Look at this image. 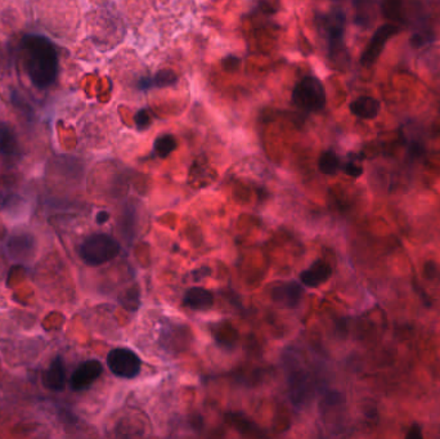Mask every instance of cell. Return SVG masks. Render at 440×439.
Masks as SVG:
<instances>
[{
    "label": "cell",
    "mask_w": 440,
    "mask_h": 439,
    "mask_svg": "<svg viewBox=\"0 0 440 439\" xmlns=\"http://www.w3.org/2000/svg\"><path fill=\"white\" fill-rule=\"evenodd\" d=\"M108 218H109V216H108L107 211H100L97 216V222L100 224H103L105 222H107Z\"/></svg>",
    "instance_id": "obj_24"
},
{
    "label": "cell",
    "mask_w": 440,
    "mask_h": 439,
    "mask_svg": "<svg viewBox=\"0 0 440 439\" xmlns=\"http://www.w3.org/2000/svg\"><path fill=\"white\" fill-rule=\"evenodd\" d=\"M26 73L31 83L45 89L54 83L59 71V53L50 40L39 35L26 36L22 40Z\"/></svg>",
    "instance_id": "obj_1"
},
{
    "label": "cell",
    "mask_w": 440,
    "mask_h": 439,
    "mask_svg": "<svg viewBox=\"0 0 440 439\" xmlns=\"http://www.w3.org/2000/svg\"><path fill=\"white\" fill-rule=\"evenodd\" d=\"M120 253V244L106 233H94L84 240L79 254L86 265H100L116 258Z\"/></svg>",
    "instance_id": "obj_2"
},
{
    "label": "cell",
    "mask_w": 440,
    "mask_h": 439,
    "mask_svg": "<svg viewBox=\"0 0 440 439\" xmlns=\"http://www.w3.org/2000/svg\"><path fill=\"white\" fill-rule=\"evenodd\" d=\"M107 365L111 373L124 379H133L141 373V358L130 349H112L108 353Z\"/></svg>",
    "instance_id": "obj_5"
},
{
    "label": "cell",
    "mask_w": 440,
    "mask_h": 439,
    "mask_svg": "<svg viewBox=\"0 0 440 439\" xmlns=\"http://www.w3.org/2000/svg\"><path fill=\"white\" fill-rule=\"evenodd\" d=\"M176 147H178V142L175 140V137L170 135V134H164V135L158 137L153 144L155 152L161 158H167L173 151L176 149Z\"/></svg>",
    "instance_id": "obj_15"
},
{
    "label": "cell",
    "mask_w": 440,
    "mask_h": 439,
    "mask_svg": "<svg viewBox=\"0 0 440 439\" xmlns=\"http://www.w3.org/2000/svg\"><path fill=\"white\" fill-rule=\"evenodd\" d=\"M340 161L339 158L336 156V154H333V151H326L319 158V170L324 174H335L339 169Z\"/></svg>",
    "instance_id": "obj_17"
},
{
    "label": "cell",
    "mask_w": 440,
    "mask_h": 439,
    "mask_svg": "<svg viewBox=\"0 0 440 439\" xmlns=\"http://www.w3.org/2000/svg\"><path fill=\"white\" fill-rule=\"evenodd\" d=\"M240 64H241L240 59H237V57H234V56H228V57L223 59V62H222V65H223V67H225L227 71H234V70H237V68L240 67Z\"/></svg>",
    "instance_id": "obj_21"
},
{
    "label": "cell",
    "mask_w": 440,
    "mask_h": 439,
    "mask_svg": "<svg viewBox=\"0 0 440 439\" xmlns=\"http://www.w3.org/2000/svg\"><path fill=\"white\" fill-rule=\"evenodd\" d=\"M381 8L385 17L391 21H399L402 18V1L400 0H382Z\"/></svg>",
    "instance_id": "obj_18"
},
{
    "label": "cell",
    "mask_w": 440,
    "mask_h": 439,
    "mask_svg": "<svg viewBox=\"0 0 440 439\" xmlns=\"http://www.w3.org/2000/svg\"><path fill=\"white\" fill-rule=\"evenodd\" d=\"M397 33H398V29L391 24L380 26L363 52L361 64L365 67L372 66L376 59L380 57L388 40Z\"/></svg>",
    "instance_id": "obj_6"
},
{
    "label": "cell",
    "mask_w": 440,
    "mask_h": 439,
    "mask_svg": "<svg viewBox=\"0 0 440 439\" xmlns=\"http://www.w3.org/2000/svg\"><path fill=\"white\" fill-rule=\"evenodd\" d=\"M425 274L430 281L440 280V268L435 263H427L425 265Z\"/></svg>",
    "instance_id": "obj_20"
},
{
    "label": "cell",
    "mask_w": 440,
    "mask_h": 439,
    "mask_svg": "<svg viewBox=\"0 0 440 439\" xmlns=\"http://www.w3.org/2000/svg\"><path fill=\"white\" fill-rule=\"evenodd\" d=\"M134 120H135L137 129H139V131L147 129L151 125V120H152V119H151L150 111L146 110V108H142V110H139V111L135 114Z\"/></svg>",
    "instance_id": "obj_19"
},
{
    "label": "cell",
    "mask_w": 440,
    "mask_h": 439,
    "mask_svg": "<svg viewBox=\"0 0 440 439\" xmlns=\"http://www.w3.org/2000/svg\"><path fill=\"white\" fill-rule=\"evenodd\" d=\"M43 385L47 389L59 392L66 385V370L63 365V359L61 357H56L50 367L43 373Z\"/></svg>",
    "instance_id": "obj_9"
},
{
    "label": "cell",
    "mask_w": 440,
    "mask_h": 439,
    "mask_svg": "<svg viewBox=\"0 0 440 439\" xmlns=\"http://www.w3.org/2000/svg\"><path fill=\"white\" fill-rule=\"evenodd\" d=\"M17 142L8 126L0 125V151L4 155H13L16 152Z\"/></svg>",
    "instance_id": "obj_16"
},
{
    "label": "cell",
    "mask_w": 440,
    "mask_h": 439,
    "mask_svg": "<svg viewBox=\"0 0 440 439\" xmlns=\"http://www.w3.org/2000/svg\"><path fill=\"white\" fill-rule=\"evenodd\" d=\"M178 82V75L173 70H160L153 77H143L139 80V89L147 91L151 88H167L170 85H174Z\"/></svg>",
    "instance_id": "obj_13"
},
{
    "label": "cell",
    "mask_w": 440,
    "mask_h": 439,
    "mask_svg": "<svg viewBox=\"0 0 440 439\" xmlns=\"http://www.w3.org/2000/svg\"><path fill=\"white\" fill-rule=\"evenodd\" d=\"M421 436H423V434H421V431H420V428H417V426H415V428H412L411 431H408L407 438L418 439L421 438Z\"/></svg>",
    "instance_id": "obj_23"
},
{
    "label": "cell",
    "mask_w": 440,
    "mask_h": 439,
    "mask_svg": "<svg viewBox=\"0 0 440 439\" xmlns=\"http://www.w3.org/2000/svg\"><path fill=\"white\" fill-rule=\"evenodd\" d=\"M292 101L298 107L309 112L321 111L326 105L324 84L314 76H305L295 85Z\"/></svg>",
    "instance_id": "obj_4"
},
{
    "label": "cell",
    "mask_w": 440,
    "mask_h": 439,
    "mask_svg": "<svg viewBox=\"0 0 440 439\" xmlns=\"http://www.w3.org/2000/svg\"><path fill=\"white\" fill-rule=\"evenodd\" d=\"M102 373H103V366L100 361L97 359L85 361L71 375L70 385L75 392L86 389L100 378Z\"/></svg>",
    "instance_id": "obj_7"
},
{
    "label": "cell",
    "mask_w": 440,
    "mask_h": 439,
    "mask_svg": "<svg viewBox=\"0 0 440 439\" xmlns=\"http://www.w3.org/2000/svg\"><path fill=\"white\" fill-rule=\"evenodd\" d=\"M321 25L328 39L330 59L333 64H345L348 61V53L344 44V27L345 16L341 10H333L321 18Z\"/></svg>",
    "instance_id": "obj_3"
},
{
    "label": "cell",
    "mask_w": 440,
    "mask_h": 439,
    "mask_svg": "<svg viewBox=\"0 0 440 439\" xmlns=\"http://www.w3.org/2000/svg\"><path fill=\"white\" fill-rule=\"evenodd\" d=\"M33 237L29 235L16 236L8 241L9 253L16 259H26L33 253Z\"/></svg>",
    "instance_id": "obj_14"
},
{
    "label": "cell",
    "mask_w": 440,
    "mask_h": 439,
    "mask_svg": "<svg viewBox=\"0 0 440 439\" xmlns=\"http://www.w3.org/2000/svg\"><path fill=\"white\" fill-rule=\"evenodd\" d=\"M380 108H381V105L379 101L374 100L372 97H365V96L353 101L350 105L351 114L365 120H371L377 117Z\"/></svg>",
    "instance_id": "obj_12"
},
{
    "label": "cell",
    "mask_w": 440,
    "mask_h": 439,
    "mask_svg": "<svg viewBox=\"0 0 440 439\" xmlns=\"http://www.w3.org/2000/svg\"><path fill=\"white\" fill-rule=\"evenodd\" d=\"M345 172L348 173V174L351 175V177H359V175L362 174V168H359V166L354 165V164H348V165L345 166Z\"/></svg>",
    "instance_id": "obj_22"
},
{
    "label": "cell",
    "mask_w": 440,
    "mask_h": 439,
    "mask_svg": "<svg viewBox=\"0 0 440 439\" xmlns=\"http://www.w3.org/2000/svg\"><path fill=\"white\" fill-rule=\"evenodd\" d=\"M183 303L185 307L191 308L195 311H206L213 307L214 295L211 291L206 290L204 288H191L185 292Z\"/></svg>",
    "instance_id": "obj_11"
},
{
    "label": "cell",
    "mask_w": 440,
    "mask_h": 439,
    "mask_svg": "<svg viewBox=\"0 0 440 439\" xmlns=\"http://www.w3.org/2000/svg\"><path fill=\"white\" fill-rule=\"evenodd\" d=\"M303 298V289L296 282H285L274 286L272 300L275 304L286 308H296Z\"/></svg>",
    "instance_id": "obj_8"
},
{
    "label": "cell",
    "mask_w": 440,
    "mask_h": 439,
    "mask_svg": "<svg viewBox=\"0 0 440 439\" xmlns=\"http://www.w3.org/2000/svg\"><path fill=\"white\" fill-rule=\"evenodd\" d=\"M331 274L333 269L330 265L324 260H317L310 265V268H308L307 271L301 274L300 280L308 288H318L319 285L327 281L331 277Z\"/></svg>",
    "instance_id": "obj_10"
}]
</instances>
